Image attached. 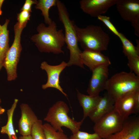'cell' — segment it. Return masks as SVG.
<instances>
[{"mask_svg":"<svg viewBox=\"0 0 139 139\" xmlns=\"http://www.w3.org/2000/svg\"><path fill=\"white\" fill-rule=\"evenodd\" d=\"M20 108L21 116L18 122L19 133L22 136L31 135L32 127L39 119L28 104L22 103Z\"/></svg>","mask_w":139,"mask_h":139,"instance_id":"7c38bea8","label":"cell"},{"mask_svg":"<svg viewBox=\"0 0 139 139\" xmlns=\"http://www.w3.org/2000/svg\"><path fill=\"white\" fill-rule=\"evenodd\" d=\"M115 100L107 92L101 97L88 117L94 123L114 109Z\"/></svg>","mask_w":139,"mask_h":139,"instance_id":"2e32d148","label":"cell"},{"mask_svg":"<svg viewBox=\"0 0 139 139\" xmlns=\"http://www.w3.org/2000/svg\"><path fill=\"white\" fill-rule=\"evenodd\" d=\"M123 44V52L127 57H139V41L136 40V46H135L124 34L120 33L119 37Z\"/></svg>","mask_w":139,"mask_h":139,"instance_id":"ffe728a7","label":"cell"},{"mask_svg":"<svg viewBox=\"0 0 139 139\" xmlns=\"http://www.w3.org/2000/svg\"><path fill=\"white\" fill-rule=\"evenodd\" d=\"M4 1V0H0V15H2V7Z\"/></svg>","mask_w":139,"mask_h":139,"instance_id":"4dcf8cb0","label":"cell"},{"mask_svg":"<svg viewBox=\"0 0 139 139\" xmlns=\"http://www.w3.org/2000/svg\"><path fill=\"white\" fill-rule=\"evenodd\" d=\"M70 139H102L97 134L89 133L79 130L73 134Z\"/></svg>","mask_w":139,"mask_h":139,"instance_id":"cb8c5ba5","label":"cell"},{"mask_svg":"<svg viewBox=\"0 0 139 139\" xmlns=\"http://www.w3.org/2000/svg\"><path fill=\"white\" fill-rule=\"evenodd\" d=\"M57 2V0H39L35 6L36 9L41 11L44 22L48 25L52 21L49 17V10L52 7L56 6Z\"/></svg>","mask_w":139,"mask_h":139,"instance_id":"44dd1931","label":"cell"},{"mask_svg":"<svg viewBox=\"0 0 139 139\" xmlns=\"http://www.w3.org/2000/svg\"><path fill=\"white\" fill-rule=\"evenodd\" d=\"M125 120L114 109L94 123V133L105 139L120 131Z\"/></svg>","mask_w":139,"mask_h":139,"instance_id":"52a82bcc","label":"cell"},{"mask_svg":"<svg viewBox=\"0 0 139 139\" xmlns=\"http://www.w3.org/2000/svg\"><path fill=\"white\" fill-rule=\"evenodd\" d=\"M139 112V91L136 93L134 108V114H137Z\"/></svg>","mask_w":139,"mask_h":139,"instance_id":"f1b7e54d","label":"cell"},{"mask_svg":"<svg viewBox=\"0 0 139 139\" xmlns=\"http://www.w3.org/2000/svg\"><path fill=\"white\" fill-rule=\"evenodd\" d=\"M59 18L64 27L65 42L70 51L69 59L67 66L74 65L84 68L81 62V54L82 51L78 45L77 36L74 21L71 20L67 8L64 3L57 0L56 5Z\"/></svg>","mask_w":139,"mask_h":139,"instance_id":"7a4b0ae2","label":"cell"},{"mask_svg":"<svg viewBox=\"0 0 139 139\" xmlns=\"http://www.w3.org/2000/svg\"><path fill=\"white\" fill-rule=\"evenodd\" d=\"M74 27L78 42L84 50L101 52L107 50L110 38L101 27L91 24L81 28L75 24Z\"/></svg>","mask_w":139,"mask_h":139,"instance_id":"3957f363","label":"cell"},{"mask_svg":"<svg viewBox=\"0 0 139 139\" xmlns=\"http://www.w3.org/2000/svg\"><path fill=\"white\" fill-rule=\"evenodd\" d=\"M25 27H20L17 22L14 26V39L7 52L3 65L6 71L7 79L9 81L15 80L17 77V66L22 49L21 44V35Z\"/></svg>","mask_w":139,"mask_h":139,"instance_id":"8992f818","label":"cell"},{"mask_svg":"<svg viewBox=\"0 0 139 139\" xmlns=\"http://www.w3.org/2000/svg\"><path fill=\"white\" fill-rule=\"evenodd\" d=\"M67 66V63L64 61L59 64L56 65H50L45 61L42 62L40 67L42 70L46 72L48 79L46 83L42 85V89L45 90L50 88H55L67 97V95L64 91L60 85L59 81L61 73Z\"/></svg>","mask_w":139,"mask_h":139,"instance_id":"9c48e42d","label":"cell"},{"mask_svg":"<svg viewBox=\"0 0 139 139\" xmlns=\"http://www.w3.org/2000/svg\"><path fill=\"white\" fill-rule=\"evenodd\" d=\"M77 99L83 110V118L84 120L88 117L91 111L96 106L101 96H93L81 93L77 90Z\"/></svg>","mask_w":139,"mask_h":139,"instance_id":"e0dca14e","label":"cell"},{"mask_svg":"<svg viewBox=\"0 0 139 139\" xmlns=\"http://www.w3.org/2000/svg\"><path fill=\"white\" fill-rule=\"evenodd\" d=\"M30 12L26 11H22L17 14L18 23L20 27H26L27 23L30 20Z\"/></svg>","mask_w":139,"mask_h":139,"instance_id":"4316f807","label":"cell"},{"mask_svg":"<svg viewBox=\"0 0 139 139\" xmlns=\"http://www.w3.org/2000/svg\"><path fill=\"white\" fill-rule=\"evenodd\" d=\"M38 1L35 0H26L21 10V11H26L30 12H32L31 6L33 4H36Z\"/></svg>","mask_w":139,"mask_h":139,"instance_id":"83f0119b","label":"cell"},{"mask_svg":"<svg viewBox=\"0 0 139 139\" xmlns=\"http://www.w3.org/2000/svg\"><path fill=\"white\" fill-rule=\"evenodd\" d=\"M18 101V99H15L11 107L7 110V123L5 125L1 127L0 130L2 134L7 135L9 139H18L14 130L13 121L14 112Z\"/></svg>","mask_w":139,"mask_h":139,"instance_id":"d6986e66","label":"cell"},{"mask_svg":"<svg viewBox=\"0 0 139 139\" xmlns=\"http://www.w3.org/2000/svg\"><path fill=\"white\" fill-rule=\"evenodd\" d=\"M2 101L1 99H0V104L1 103Z\"/></svg>","mask_w":139,"mask_h":139,"instance_id":"d6a6232c","label":"cell"},{"mask_svg":"<svg viewBox=\"0 0 139 139\" xmlns=\"http://www.w3.org/2000/svg\"><path fill=\"white\" fill-rule=\"evenodd\" d=\"M127 58V65L131 72H134L136 75L139 77V57H131Z\"/></svg>","mask_w":139,"mask_h":139,"instance_id":"484cf974","label":"cell"},{"mask_svg":"<svg viewBox=\"0 0 139 139\" xmlns=\"http://www.w3.org/2000/svg\"><path fill=\"white\" fill-rule=\"evenodd\" d=\"M105 89L115 101L124 95L139 90V77L131 72L116 73L108 79Z\"/></svg>","mask_w":139,"mask_h":139,"instance_id":"5b68a950","label":"cell"},{"mask_svg":"<svg viewBox=\"0 0 139 139\" xmlns=\"http://www.w3.org/2000/svg\"><path fill=\"white\" fill-rule=\"evenodd\" d=\"M10 20L6 19L4 24H0V71L3 67L5 58L10 47L9 31L7 26Z\"/></svg>","mask_w":139,"mask_h":139,"instance_id":"ac0fdd59","label":"cell"},{"mask_svg":"<svg viewBox=\"0 0 139 139\" xmlns=\"http://www.w3.org/2000/svg\"><path fill=\"white\" fill-rule=\"evenodd\" d=\"M18 139H32L31 135L27 136H21L19 137Z\"/></svg>","mask_w":139,"mask_h":139,"instance_id":"f546056e","label":"cell"},{"mask_svg":"<svg viewBox=\"0 0 139 139\" xmlns=\"http://www.w3.org/2000/svg\"><path fill=\"white\" fill-rule=\"evenodd\" d=\"M46 139H70L63 131H56L48 123L43 124Z\"/></svg>","mask_w":139,"mask_h":139,"instance_id":"7402d4cb","label":"cell"},{"mask_svg":"<svg viewBox=\"0 0 139 139\" xmlns=\"http://www.w3.org/2000/svg\"><path fill=\"white\" fill-rule=\"evenodd\" d=\"M43 124L42 121L38 119L33 125L31 135L32 139H46Z\"/></svg>","mask_w":139,"mask_h":139,"instance_id":"603a6c76","label":"cell"},{"mask_svg":"<svg viewBox=\"0 0 139 139\" xmlns=\"http://www.w3.org/2000/svg\"><path fill=\"white\" fill-rule=\"evenodd\" d=\"M5 111L4 109L0 106V115L3 114Z\"/></svg>","mask_w":139,"mask_h":139,"instance_id":"1f68e13d","label":"cell"},{"mask_svg":"<svg viewBox=\"0 0 139 139\" xmlns=\"http://www.w3.org/2000/svg\"><path fill=\"white\" fill-rule=\"evenodd\" d=\"M109 66L101 65L92 71V76L87 90L89 95L93 96L99 95L100 92L105 89L108 79Z\"/></svg>","mask_w":139,"mask_h":139,"instance_id":"30bf717a","label":"cell"},{"mask_svg":"<svg viewBox=\"0 0 139 139\" xmlns=\"http://www.w3.org/2000/svg\"><path fill=\"white\" fill-rule=\"evenodd\" d=\"M117 0H81L80 8L84 13L94 17H97L106 13L115 5Z\"/></svg>","mask_w":139,"mask_h":139,"instance_id":"8fae6325","label":"cell"},{"mask_svg":"<svg viewBox=\"0 0 139 139\" xmlns=\"http://www.w3.org/2000/svg\"><path fill=\"white\" fill-rule=\"evenodd\" d=\"M105 139H139V117H128L120 131Z\"/></svg>","mask_w":139,"mask_h":139,"instance_id":"4fadbf2b","label":"cell"},{"mask_svg":"<svg viewBox=\"0 0 139 139\" xmlns=\"http://www.w3.org/2000/svg\"><path fill=\"white\" fill-rule=\"evenodd\" d=\"M38 33L31 37L39 51L42 53L64 54L62 48L65 43L63 29L58 30L55 22L52 21L47 26L41 23L37 29Z\"/></svg>","mask_w":139,"mask_h":139,"instance_id":"6da1fadb","label":"cell"},{"mask_svg":"<svg viewBox=\"0 0 139 139\" xmlns=\"http://www.w3.org/2000/svg\"><path fill=\"white\" fill-rule=\"evenodd\" d=\"M69 109L64 102L58 101L49 109L44 120L56 131H63L62 127H64L74 134L80 130L84 120L77 121L71 118L68 115Z\"/></svg>","mask_w":139,"mask_h":139,"instance_id":"277c9868","label":"cell"},{"mask_svg":"<svg viewBox=\"0 0 139 139\" xmlns=\"http://www.w3.org/2000/svg\"><path fill=\"white\" fill-rule=\"evenodd\" d=\"M138 91L124 95L115 101L114 109L124 120L134 114L136 96Z\"/></svg>","mask_w":139,"mask_h":139,"instance_id":"5bb4252c","label":"cell"},{"mask_svg":"<svg viewBox=\"0 0 139 139\" xmlns=\"http://www.w3.org/2000/svg\"><path fill=\"white\" fill-rule=\"evenodd\" d=\"M82 63L87 66L92 71L102 65H109L111 62L108 57L99 52L90 50H83L81 54Z\"/></svg>","mask_w":139,"mask_h":139,"instance_id":"9a60e30c","label":"cell"},{"mask_svg":"<svg viewBox=\"0 0 139 139\" xmlns=\"http://www.w3.org/2000/svg\"><path fill=\"white\" fill-rule=\"evenodd\" d=\"M120 16L130 22L135 35L139 37V0H117L115 5Z\"/></svg>","mask_w":139,"mask_h":139,"instance_id":"ba28073f","label":"cell"},{"mask_svg":"<svg viewBox=\"0 0 139 139\" xmlns=\"http://www.w3.org/2000/svg\"><path fill=\"white\" fill-rule=\"evenodd\" d=\"M98 19L103 23L106 26L115 34L119 37L120 33L119 32L116 27L111 22L109 17L102 15L97 17Z\"/></svg>","mask_w":139,"mask_h":139,"instance_id":"d4e9b609","label":"cell"}]
</instances>
